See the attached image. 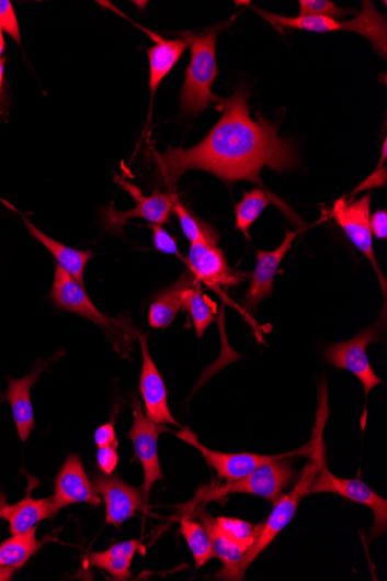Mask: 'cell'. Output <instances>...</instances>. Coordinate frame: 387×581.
I'll return each instance as SVG.
<instances>
[{"instance_id":"cell-1","label":"cell","mask_w":387,"mask_h":581,"mask_svg":"<svg viewBox=\"0 0 387 581\" xmlns=\"http://www.w3.org/2000/svg\"><path fill=\"white\" fill-rule=\"evenodd\" d=\"M250 92L238 89L230 98L217 97L216 109L221 113L208 136L190 149L168 147L167 153H155L159 182L175 189L179 178L191 170L209 172L232 186L247 180L262 185L263 168L277 172L298 165L294 144L280 137V124L258 113L251 118Z\"/></svg>"},{"instance_id":"cell-2","label":"cell","mask_w":387,"mask_h":581,"mask_svg":"<svg viewBox=\"0 0 387 581\" xmlns=\"http://www.w3.org/2000/svg\"><path fill=\"white\" fill-rule=\"evenodd\" d=\"M330 418L329 409V388L323 380L319 390L318 407L316 413V423L310 442L311 451L309 462L305 466L298 483L285 495H281L269 516L268 521L262 523V528L257 543L249 549L240 565V577L243 579L249 567L255 558L268 547L272 545L276 536L287 527L298 509V505L305 495L309 494L310 488L316 481L321 469L326 463V446L323 444V431Z\"/></svg>"},{"instance_id":"cell-3","label":"cell","mask_w":387,"mask_h":581,"mask_svg":"<svg viewBox=\"0 0 387 581\" xmlns=\"http://www.w3.org/2000/svg\"><path fill=\"white\" fill-rule=\"evenodd\" d=\"M180 35L191 47V62L180 93V109L183 114L196 116L208 110L217 99L212 91L218 75L217 32L215 30L201 34L186 32Z\"/></svg>"},{"instance_id":"cell-4","label":"cell","mask_w":387,"mask_h":581,"mask_svg":"<svg viewBox=\"0 0 387 581\" xmlns=\"http://www.w3.org/2000/svg\"><path fill=\"white\" fill-rule=\"evenodd\" d=\"M263 19L277 29H295L316 33L353 32L368 38L374 51L386 58L387 53V24L386 16L382 14L373 2L365 0L362 11L349 22L326 16H283L254 9Z\"/></svg>"},{"instance_id":"cell-5","label":"cell","mask_w":387,"mask_h":581,"mask_svg":"<svg viewBox=\"0 0 387 581\" xmlns=\"http://www.w3.org/2000/svg\"><path fill=\"white\" fill-rule=\"evenodd\" d=\"M296 474L289 460H276L260 466L239 481L203 489L196 495V502L221 501L230 494L247 493L261 496L275 504L282 492L294 482Z\"/></svg>"},{"instance_id":"cell-6","label":"cell","mask_w":387,"mask_h":581,"mask_svg":"<svg viewBox=\"0 0 387 581\" xmlns=\"http://www.w3.org/2000/svg\"><path fill=\"white\" fill-rule=\"evenodd\" d=\"M177 437L182 442L187 443L195 449H197L203 459L214 468L219 477V480H224L227 483L236 482L243 477L251 474L257 468L262 465H266L281 459H291L296 455L309 456L311 451L310 443L300 449L292 452H284L278 455H260L252 452H221L209 449L203 446L197 438V435L190 428H182V431L175 433Z\"/></svg>"},{"instance_id":"cell-7","label":"cell","mask_w":387,"mask_h":581,"mask_svg":"<svg viewBox=\"0 0 387 581\" xmlns=\"http://www.w3.org/2000/svg\"><path fill=\"white\" fill-rule=\"evenodd\" d=\"M50 299L59 309L69 311V313L84 317L104 327L106 334L113 337V343L116 348L118 346L117 340L121 345L125 342L122 336L127 334L128 328L122 322L101 313L90 299L86 287L79 284L58 265L55 267Z\"/></svg>"},{"instance_id":"cell-8","label":"cell","mask_w":387,"mask_h":581,"mask_svg":"<svg viewBox=\"0 0 387 581\" xmlns=\"http://www.w3.org/2000/svg\"><path fill=\"white\" fill-rule=\"evenodd\" d=\"M384 322L385 319H379L377 323L360 332L350 342L337 343L325 349L326 360L338 369L351 371L360 380L365 396H368L375 387L383 384L372 367L366 348L380 340Z\"/></svg>"},{"instance_id":"cell-9","label":"cell","mask_w":387,"mask_h":581,"mask_svg":"<svg viewBox=\"0 0 387 581\" xmlns=\"http://www.w3.org/2000/svg\"><path fill=\"white\" fill-rule=\"evenodd\" d=\"M371 193L351 202L341 198L334 204L332 217L366 259L372 262L383 287L384 297H386V280L374 253V241L371 230Z\"/></svg>"},{"instance_id":"cell-10","label":"cell","mask_w":387,"mask_h":581,"mask_svg":"<svg viewBox=\"0 0 387 581\" xmlns=\"http://www.w3.org/2000/svg\"><path fill=\"white\" fill-rule=\"evenodd\" d=\"M315 493L339 494L352 502L369 507L375 515L371 537H378L386 532L387 502L361 480L341 479V477L333 474L326 465L310 488L309 494Z\"/></svg>"},{"instance_id":"cell-11","label":"cell","mask_w":387,"mask_h":581,"mask_svg":"<svg viewBox=\"0 0 387 581\" xmlns=\"http://www.w3.org/2000/svg\"><path fill=\"white\" fill-rule=\"evenodd\" d=\"M132 407L134 424L128 433V438L133 442L136 458L143 469H145V485H143V490L149 495L152 485L162 480L158 439L160 434L170 432V429L166 425L157 424L148 418L137 395L133 398Z\"/></svg>"},{"instance_id":"cell-12","label":"cell","mask_w":387,"mask_h":581,"mask_svg":"<svg viewBox=\"0 0 387 581\" xmlns=\"http://www.w3.org/2000/svg\"><path fill=\"white\" fill-rule=\"evenodd\" d=\"M92 484L95 492L103 495L109 525L119 527L137 511H146L148 495L145 490L127 484L117 473L95 472Z\"/></svg>"},{"instance_id":"cell-13","label":"cell","mask_w":387,"mask_h":581,"mask_svg":"<svg viewBox=\"0 0 387 581\" xmlns=\"http://www.w3.org/2000/svg\"><path fill=\"white\" fill-rule=\"evenodd\" d=\"M185 264L195 278L214 292L220 294L223 288L234 287L248 277L232 269L218 244L200 241L192 243Z\"/></svg>"},{"instance_id":"cell-14","label":"cell","mask_w":387,"mask_h":581,"mask_svg":"<svg viewBox=\"0 0 387 581\" xmlns=\"http://www.w3.org/2000/svg\"><path fill=\"white\" fill-rule=\"evenodd\" d=\"M116 181L135 199L136 206L127 212H119L114 209V205L110 206L104 214L105 225L109 231L121 233L124 230V225L132 219H143L150 224L160 225L170 221L174 200L178 195L161 193L156 190L150 197H147L143 194L139 187L126 179H117Z\"/></svg>"},{"instance_id":"cell-15","label":"cell","mask_w":387,"mask_h":581,"mask_svg":"<svg viewBox=\"0 0 387 581\" xmlns=\"http://www.w3.org/2000/svg\"><path fill=\"white\" fill-rule=\"evenodd\" d=\"M136 336L141 350L139 391L146 405V414L157 424L180 426L169 406V392L166 382L151 358L148 336L140 334V332H137Z\"/></svg>"},{"instance_id":"cell-16","label":"cell","mask_w":387,"mask_h":581,"mask_svg":"<svg viewBox=\"0 0 387 581\" xmlns=\"http://www.w3.org/2000/svg\"><path fill=\"white\" fill-rule=\"evenodd\" d=\"M53 502L57 511L69 505L87 503L99 506L101 498L95 492L78 455L71 454L55 479Z\"/></svg>"},{"instance_id":"cell-17","label":"cell","mask_w":387,"mask_h":581,"mask_svg":"<svg viewBox=\"0 0 387 581\" xmlns=\"http://www.w3.org/2000/svg\"><path fill=\"white\" fill-rule=\"evenodd\" d=\"M298 232L287 231L284 241L274 252H257V266L251 279V286L243 298L247 310L255 313L259 305L273 294L274 279L281 262L292 250Z\"/></svg>"},{"instance_id":"cell-18","label":"cell","mask_w":387,"mask_h":581,"mask_svg":"<svg viewBox=\"0 0 387 581\" xmlns=\"http://www.w3.org/2000/svg\"><path fill=\"white\" fill-rule=\"evenodd\" d=\"M57 356L47 362L38 360V364L24 379H10L9 389L3 393L2 400L8 401L12 407L13 420L16 426L20 440L26 442L35 427L34 411L31 401L32 387L38 381L52 362L57 360Z\"/></svg>"},{"instance_id":"cell-19","label":"cell","mask_w":387,"mask_h":581,"mask_svg":"<svg viewBox=\"0 0 387 581\" xmlns=\"http://www.w3.org/2000/svg\"><path fill=\"white\" fill-rule=\"evenodd\" d=\"M57 512L53 496L34 500L32 485L24 500L13 505H8L5 495L0 493V518L9 523L12 534L25 533L36 527L38 523L54 517Z\"/></svg>"},{"instance_id":"cell-20","label":"cell","mask_w":387,"mask_h":581,"mask_svg":"<svg viewBox=\"0 0 387 581\" xmlns=\"http://www.w3.org/2000/svg\"><path fill=\"white\" fill-rule=\"evenodd\" d=\"M155 41V46L148 49L150 78L149 87L153 99L161 81L172 71L179 59L185 53L189 44L183 38L167 40L152 31L137 26Z\"/></svg>"},{"instance_id":"cell-21","label":"cell","mask_w":387,"mask_h":581,"mask_svg":"<svg viewBox=\"0 0 387 581\" xmlns=\"http://www.w3.org/2000/svg\"><path fill=\"white\" fill-rule=\"evenodd\" d=\"M198 282L195 276L187 269L172 286L162 290L150 305V326L152 328L169 327L182 309L183 299H185L189 290L193 289Z\"/></svg>"},{"instance_id":"cell-22","label":"cell","mask_w":387,"mask_h":581,"mask_svg":"<svg viewBox=\"0 0 387 581\" xmlns=\"http://www.w3.org/2000/svg\"><path fill=\"white\" fill-rule=\"evenodd\" d=\"M24 221L32 236L48 248L50 254L56 259L57 265L60 268H64L65 271L79 284L86 287V268L89 261L92 259L93 253L76 250V248L59 243L38 231L37 227L26 217H24Z\"/></svg>"},{"instance_id":"cell-23","label":"cell","mask_w":387,"mask_h":581,"mask_svg":"<svg viewBox=\"0 0 387 581\" xmlns=\"http://www.w3.org/2000/svg\"><path fill=\"white\" fill-rule=\"evenodd\" d=\"M201 522L210 536L215 557L219 558L223 565V570L216 577L221 580H242L239 569L248 549L224 537L216 528L215 517L209 513H202Z\"/></svg>"},{"instance_id":"cell-24","label":"cell","mask_w":387,"mask_h":581,"mask_svg":"<svg viewBox=\"0 0 387 581\" xmlns=\"http://www.w3.org/2000/svg\"><path fill=\"white\" fill-rule=\"evenodd\" d=\"M140 546L138 539L116 544L105 551L90 554L89 562L106 571L115 580L125 581L132 578L133 559Z\"/></svg>"},{"instance_id":"cell-25","label":"cell","mask_w":387,"mask_h":581,"mask_svg":"<svg viewBox=\"0 0 387 581\" xmlns=\"http://www.w3.org/2000/svg\"><path fill=\"white\" fill-rule=\"evenodd\" d=\"M37 526L12 536L0 545V569L18 570L38 550L41 543L36 538Z\"/></svg>"},{"instance_id":"cell-26","label":"cell","mask_w":387,"mask_h":581,"mask_svg":"<svg viewBox=\"0 0 387 581\" xmlns=\"http://www.w3.org/2000/svg\"><path fill=\"white\" fill-rule=\"evenodd\" d=\"M272 203L281 206V210L289 212L281 201L268 193L266 190L257 187L251 192L243 193L242 200L236 204V230L240 231L250 239V230L261 213Z\"/></svg>"},{"instance_id":"cell-27","label":"cell","mask_w":387,"mask_h":581,"mask_svg":"<svg viewBox=\"0 0 387 581\" xmlns=\"http://www.w3.org/2000/svg\"><path fill=\"white\" fill-rule=\"evenodd\" d=\"M180 533L186 538V543L195 559L196 568L206 566L209 560L215 558L210 536L202 524L192 522L185 515L181 518Z\"/></svg>"},{"instance_id":"cell-28","label":"cell","mask_w":387,"mask_h":581,"mask_svg":"<svg viewBox=\"0 0 387 581\" xmlns=\"http://www.w3.org/2000/svg\"><path fill=\"white\" fill-rule=\"evenodd\" d=\"M182 309L189 311L198 338L205 335L207 328L216 320L215 305L206 295H203L201 282L189 290L185 299H183Z\"/></svg>"},{"instance_id":"cell-29","label":"cell","mask_w":387,"mask_h":581,"mask_svg":"<svg viewBox=\"0 0 387 581\" xmlns=\"http://www.w3.org/2000/svg\"><path fill=\"white\" fill-rule=\"evenodd\" d=\"M173 212L179 219L183 235L186 236L191 244L200 241L218 244L219 235L214 227L192 214L186 206L180 202L178 197L174 200Z\"/></svg>"},{"instance_id":"cell-30","label":"cell","mask_w":387,"mask_h":581,"mask_svg":"<svg viewBox=\"0 0 387 581\" xmlns=\"http://www.w3.org/2000/svg\"><path fill=\"white\" fill-rule=\"evenodd\" d=\"M217 530L229 541L249 549L257 543L262 524L254 525L239 518L219 516L215 518Z\"/></svg>"},{"instance_id":"cell-31","label":"cell","mask_w":387,"mask_h":581,"mask_svg":"<svg viewBox=\"0 0 387 581\" xmlns=\"http://www.w3.org/2000/svg\"><path fill=\"white\" fill-rule=\"evenodd\" d=\"M299 13L297 16H326L341 19L349 14H355L352 10L340 9L331 0H299Z\"/></svg>"},{"instance_id":"cell-32","label":"cell","mask_w":387,"mask_h":581,"mask_svg":"<svg viewBox=\"0 0 387 581\" xmlns=\"http://www.w3.org/2000/svg\"><path fill=\"white\" fill-rule=\"evenodd\" d=\"M149 227L152 231V241L156 250L164 255L175 256L182 261H186V257H183L179 252L177 239L166 230L164 226L160 224H149Z\"/></svg>"},{"instance_id":"cell-33","label":"cell","mask_w":387,"mask_h":581,"mask_svg":"<svg viewBox=\"0 0 387 581\" xmlns=\"http://www.w3.org/2000/svg\"><path fill=\"white\" fill-rule=\"evenodd\" d=\"M0 29L7 32L16 44H22L18 19L10 0H0Z\"/></svg>"},{"instance_id":"cell-34","label":"cell","mask_w":387,"mask_h":581,"mask_svg":"<svg viewBox=\"0 0 387 581\" xmlns=\"http://www.w3.org/2000/svg\"><path fill=\"white\" fill-rule=\"evenodd\" d=\"M116 449L117 448H114V447L99 448L98 454H96V461H98V467L101 470V472L111 474L115 471L118 465V461H119L118 452Z\"/></svg>"},{"instance_id":"cell-35","label":"cell","mask_w":387,"mask_h":581,"mask_svg":"<svg viewBox=\"0 0 387 581\" xmlns=\"http://www.w3.org/2000/svg\"><path fill=\"white\" fill-rule=\"evenodd\" d=\"M94 442L98 448L101 447H118V440L115 432L114 420L110 423L100 426L94 434Z\"/></svg>"},{"instance_id":"cell-36","label":"cell","mask_w":387,"mask_h":581,"mask_svg":"<svg viewBox=\"0 0 387 581\" xmlns=\"http://www.w3.org/2000/svg\"><path fill=\"white\" fill-rule=\"evenodd\" d=\"M371 230L373 236L379 239H387V212L385 210L377 211L371 216Z\"/></svg>"},{"instance_id":"cell-37","label":"cell","mask_w":387,"mask_h":581,"mask_svg":"<svg viewBox=\"0 0 387 581\" xmlns=\"http://www.w3.org/2000/svg\"><path fill=\"white\" fill-rule=\"evenodd\" d=\"M386 170L385 165L383 168L377 169L376 172H374L368 179L364 180L352 194L365 190H373L376 189V187H384L386 185Z\"/></svg>"},{"instance_id":"cell-38","label":"cell","mask_w":387,"mask_h":581,"mask_svg":"<svg viewBox=\"0 0 387 581\" xmlns=\"http://www.w3.org/2000/svg\"><path fill=\"white\" fill-rule=\"evenodd\" d=\"M5 62H7V58H3V57L0 58V94H2V91H3Z\"/></svg>"},{"instance_id":"cell-39","label":"cell","mask_w":387,"mask_h":581,"mask_svg":"<svg viewBox=\"0 0 387 581\" xmlns=\"http://www.w3.org/2000/svg\"><path fill=\"white\" fill-rule=\"evenodd\" d=\"M4 51H5L4 32L2 29H0V58H2Z\"/></svg>"}]
</instances>
